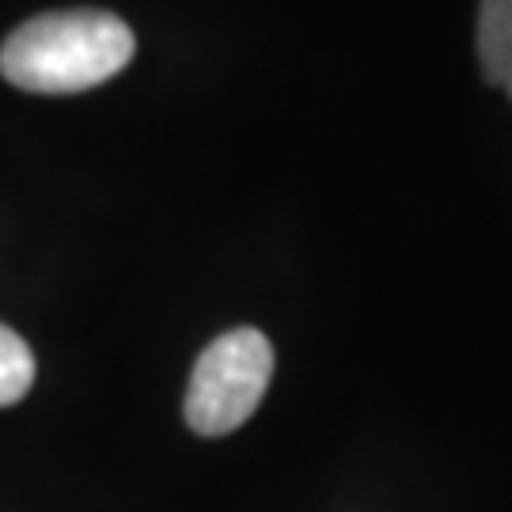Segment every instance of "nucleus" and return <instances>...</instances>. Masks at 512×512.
Instances as JSON below:
<instances>
[{
	"label": "nucleus",
	"mask_w": 512,
	"mask_h": 512,
	"mask_svg": "<svg viewBox=\"0 0 512 512\" xmlns=\"http://www.w3.org/2000/svg\"><path fill=\"white\" fill-rule=\"evenodd\" d=\"M137 38L110 12H46L16 27L0 46V73L23 92L73 95L122 73Z\"/></svg>",
	"instance_id": "obj_1"
},
{
	"label": "nucleus",
	"mask_w": 512,
	"mask_h": 512,
	"mask_svg": "<svg viewBox=\"0 0 512 512\" xmlns=\"http://www.w3.org/2000/svg\"><path fill=\"white\" fill-rule=\"evenodd\" d=\"M274 376V346L255 327L220 334L205 349L186 391V425L202 437H224L251 418Z\"/></svg>",
	"instance_id": "obj_2"
},
{
	"label": "nucleus",
	"mask_w": 512,
	"mask_h": 512,
	"mask_svg": "<svg viewBox=\"0 0 512 512\" xmlns=\"http://www.w3.org/2000/svg\"><path fill=\"white\" fill-rule=\"evenodd\" d=\"M478 54L490 84L512 95V0H482Z\"/></svg>",
	"instance_id": "obj_3"
},
{
	"label": "nucleus",
	"mask_w": 512,
	"mask_h": 512,
	"mask_svg": "<svg viewBox=\"0 0 512 512\" xmlns=\"http://www.w3.org/2000/svg\"><path fill=\"white\" fill-rule=\"evenodd\" d=\"M35 384V353L12 327L0 323V406L19 403Z\"/></svg>",
	"instance_id": "obj_4"
}]
</instances>
